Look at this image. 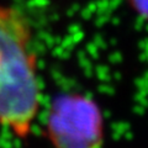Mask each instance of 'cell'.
Listing matches in <instances>:
<instances>
[{"mask_svg":"<svg viewBox=\"0 0 148 148\" xmlns=\"http://www.w3.org/2000/svg\"><path fill=\"white\" fill-rule=\"evenodd\" d=\"M43 108L38 59L25 18L0 8V127L18 141L34 132Z\"/></svg>","mask_w":148,"mask_h":148,"instance_id":"cell-1","label":"cell"},{"mask_svg":"<svg viewBox=\"0 0 148 148\" xmlns=\"http://www.w3.org/2000/svg\"><path fill=\"white\" fill-rule=\"evenodd\" d=\"M43 136L52 148H104V111L98 101L85 92L57 94L45 111Z\"/></svg>","mask_w":148,"mask_h":148,"instance_id":"cell-2","label":"cell"},{"mask_svg":"<svg viewBox=\"0 0 148 148\" xmlns=\"http://www.w3.org/2000/svg\"><path fill=\"white\" fill-rule=\"evenodd\" d=\"M131 5L138 15L146 17L148 14V0H130Z\"/></svg>","mask_w":148,"mask_h":148,"instance_id":"cell-3","label":"cell"}]
</instances>
